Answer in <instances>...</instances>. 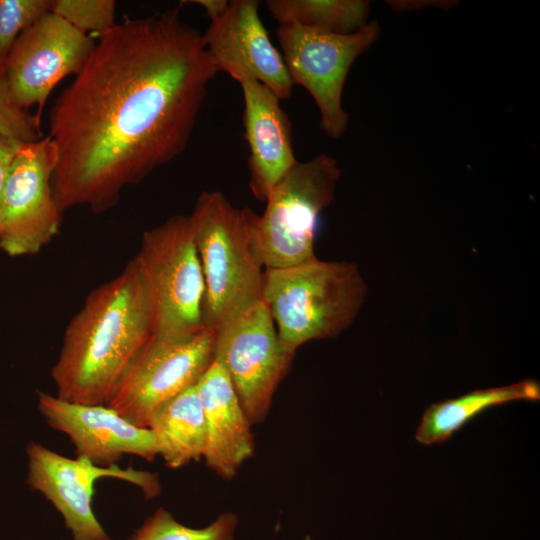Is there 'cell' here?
<instances>
[{"mask_svg": "<svg viewBox=\"0 0 540 540\" xmlns=\"http://www.w3.org/2000/svg\"><path fill=\"white\" fill-rule=\"evenodd\" d=\"M218 73L203 34L178 8L101 35L49 115L60 212L108 211L125 187L182 154Z\"/></svg>", "mask_w": 540, "mask_h": 540, "instance_id": "obj_1", "label": "cell"}, {"mask_svg": "<svg viewBox=\"0 0 540 540\" xmlns=\"http://www.w3.org/2000/svg\"><path fill=\"white\" fill-rule=\"evenodd\" d=\"M196 390L204 417L202 457L214 473L231 479L253 454L252 425L218 361H212L196 383Z\"/></svg>", "mask_w": 540, "mask_h": 540, "instance_id": "obj_16", "label": "cell"}, {"mask_svg": "<svg viewBox=\"0 0 540 540\" xmlns=\"http://www.w3.org/2000/svg\"><path fill=\"white\" fill-rule=\"evenodd\" d=\"M38 410L50 427L69 437L77 457L98 466L116 465L127 454L148 461L158 456L152 432L107 405L78 404L38 392Z\"/></svg>", "mask_w": 540, "mask_h": 540, "instance_id": "obj_14", "label": "cell"}, {"mask_svg": "<svg viewBox=\"0 0 540 540\" xmlns=\"http://www.w3.org/2000/svg\"><path fill=\"white\" fill-rule=\"evenodd\" d=\"M51 8V0H0V60H5L19 35Z\"/></svg>", "mask_w": 540, "mask_h": 540, "instance_id": "obj_23", "label": "cell"}, {"mask_svg": "<svg viewBox=\"0 0 540 540\" xmlns=\"http://www.w3.org/2000/svg\"><path fill=\"white\" fill-rule=\"evenodd\" d=\"M148 429L158 456L170 468H180L203 456L204 417L196 385L162 406L151 418Z\"/></svg>", "mask_w": 540, "mask_h": 540, "instance_id": "obj_18", "label": "cell"}, {"mask_svg": "<svg viewBox=\"0 0 540 540\" xmlns=\"http://www.w3.org/2000/svg\"><path fill=\"white\" fill-rule=\"evenodd\" d=\"M203 279V325L216 332L261 299L265 266L257 239L258 215L236 208L220 191H203L189 215Z\"/></svg>", "mask_w": 540, "mask_h": 540, "instance_id": "obj_3", "label": "cell"}, {"mask_svg": "<svg viewBox=\"0 0 540 540\" xmlns=\"http://www.w3.org/2000/svg\"><path fill=\"white\" fill-rule=\"evenodd\" d=\"M56 163V146L48 135L18 145L0 199V248L7 255L38 254L58 235L62 213L51 188Z\"/></svg>", "mask_w": 540, "mask_h": 540, "instance_id": "obj_9", "label": "cell"}, {"mask_svg": "<svg viewBox=\"0 0 540 540\" xmlns=\"http://www.w3.org/2000/svg\"><path fill=\"white\" fill-rule=\"evenodd\" d=\"M133 261L150 299L153 338L183 340L206 329L204 279L189 215L146 230Z\"/></svg>", "mask_w": 540, "mask_h": 540, "instance_id": "obj_5", "label": "cell"}, {"mask_svg": "<svg viewBox=\"0 0 540 540\" xmlns=\"http://www.w3.org/2000/svg\"><path fill=\"white\" fill-rule=\"evenodd\" d=\"M19 144L0 135V199L8 167Z\"/></svg>", "mask_w": 540, "mask_h": 540, "instance_id": "obj_24", "label": "cell"}, {"mask_svg": "<svg viewBox=\"0 0 540 540\" xmlns=\"http://www.w3.org/2000/svg\"><path fill=\"white\" fill-rule=\"evenodd\" d=\"M215 332L205 329L183 340L151 338L107 406L130 423L148 428L153 415L196 385L214 360Z\"/></svg>", "mask_w": 540, "mask_h": 540, "instance_id": "obj_11", "label": "cell"}, {"mask_svg": "<svg viewBox=\"0 0 540 540\" xmlns=\"http://www.w3.org/2000/svg\"><path fill=\"white\" fill-rule=\"evenodd\" d=\"M244 98L245 139L249 148V187L266 201L277 183L298 162L292 144L291 122L280 99L254 79L238 81Z\"/></svg>", "mask_w": 540, "mask_h": 540, "instance_id": "obj_15", "label": "cell"}, {"mask_svg": "<svg viewBox=\"0 0 540 540\" xmlns=\"http://www.w3.org/2000/svg\"><path fill=\"white\" fill-rule=\"evenodd\" d=\"M115 9L113 0H52L51 12L78 30L100 37L116 25Z\"/></svg>", "mask_w": 540, "mask_h": 540, "instance_id": "obj_21", "label": "cell"}, {"mask_svg": "<svg viewBox=\"0 0 540 540\" xmlns=\"http://www.w3.org/2000/svg\"><path fill=\"white\" fill-rule=\"evenodd\" d=\"M189 2L202 7L210 22L219 18L229 5L228 0H193Z\"/></svg>", "mask_w": 540, "mask_h": 540, "instance_id": "obj_25", "label": "cell"}, {"mask_svg": "<svg viewBox=\"0 0 540 540\" xmlns=\"http://www.w3.org/2000/svg\"><path fill=\"white\" fill-rule=\"evenodd\" d=\"M27 485L41 493L62 515L73 540H110L93 510L95 483L116 478L139 487L146 498L160 494L154 473L118 465L98 466L81 457H65L38 442L26 447Z\"/></svg>", "mask_w": 540, "mask_h": 540, "instance_id": "obj_10", "label": "cell"}, {"mask_svg": "<svg viewBox=\"0 0 540 540\" xmlns=\"http://www.w3.org/2000/svg\"><path fill=\"white\" fill-rule=\"evenodd\" d=\"M153 330L150 299L132 259L94 288L67 324L51 370L56 397L107 405Z\"/></svg>", "mask_w": 540, "mask_h": 540, "instance_id": "obj_2", "label": "cell"}, {"mask_svg": "<svg viewBox=\"0 0 540 540\" xmlns=\"http://www.w3.org/2000/svg\"><path fill=\"white\" fill-rule=\"evenodd\" d=\"M377 21L351 34H334L299 25H279L276 31L293 85L304 87L320 113V126L332 139L346 131L349 116L342 106L343 87L355 60L378 39Z\"/></svg>", "mask_w": 540, "mask_h": 540, "instance_id": "obj_7", "label": "cell"}, {"mask_svg": "<svg viewBox=\"0 0 540 540\" xmlns=\"http://www.w3.org/2000/svg\"><path fill=\"white\" fill-rule=\"evenodd\" d=\"M540 384L533 379L504 386L476 389L457 398L431 404L415 433L423 445L441 444L487 409L514 401H538Z\"/></svg>", "mask_w": 540, "mask_h": 540, "instance_id": "obj_17", "label": "cell"}, {"mask_svg": "<svg viewBox=\"0 0 540 540\" xmlns=\"http://www.w3.org/2000/svg\"><path fill=\"white\" fill-rule=\"evenodd\" d=\"M341 170L331 155L297 162L269 194L256 239L265 268L292 266L315 256L320 213L334 200Z\"/></svg>", "mask_w": 540, "mask_h": 540, "instance_id": "obj_6", "label": "cell"}, {"mask_svg": "<svg viewBox=\"0 0 540 540\" xmlns=\"http://www.w3.org/2000/svg\"><path fill=\"white\" fill-rule=\"evenodd\" d=\"M266 8L279 25L351 34L369 22L370 4L364 0H268Z\"/></svg>", "mask_w": 540, "mask_h": 540, "instance_id": "obj_19", "label": "cell"}, {"mask_svg": "<svg viewBox=\"0 0 540 540\" xmlns=\"http://www.w3.org/2000/svg\"><path fill=\"white\" fill-rule=\"evenodd\" d=\"M0 135L17 143H27L44 137L40 117L22 109L14 101L0 60Z\"/></svg>", "mask_w": 540, "mask_h": 540, "instance_id": "obj_22", "label": "cell"}, {"mask_svg": "<svg viewBox=\"0 0 540 540\" xmlns=\"http://www.w3.org/2000/svg\"><path fill=\"white\" fill-rule=\"evenodd\" d=\"M96 41L58 15L49 12L23 31L4 60L14 101L29 111L43 106L55 86L77 75Z\"/></svg>", "mask_w": 540, "mask_h": 540, "instance_id": "obj_12", "label": "cell"}, {"mask_svg": "<svg viewBox=\"0 0 540 540\" xmlns=\"http://www.w3.org/2000/svg\"><path fill=\"white\" fill-rule=\"evenodd\" d=\"M237 522L234 513H224L209 526L194 529L180 524L167 510L159 508L130 540H233Z\"/></svg>", "mask_w": 540, "mask_h": 540, "instance_id": "obj_20", "label": "cell"}, {"mask_svg": "<svg viewBox=\"0 0 540 540\" xmlns=\"http://www.w3.org/2000/svg\"><path fill=\"white\" fill-rule=\"evenodd\" d=\"M295 352L280 340L262 298L215 332L214 360L226 371L251 425L268 415Z\"/></svg>", "mask_w": 540, "mask_h": 540, "instance_id": "obj_8", "label": "cell"}, {"mask_svg": "<svg viewBox=\"0 0 540 540\" xmlns=\"http://www.w3.org/2000/svg\"><path fill=\"white\" fill-rule=\"evenodd\" d=\"M367 285L356 264L317 257L282 268H265L261 298L280 340L302 344L338 336L357 318Z\"/></svg>", "mask_w": 540, "mask_h": 540, "instance_id": "obj_4", "label": "cell"}, {"mask_svg": "<svg viewBox=\"0 0 540 540\" xmlns=\"http://www.w3.org/2000/svg\"><path fill=\"white\" fill-rule=\"evenodd\" d=\"M259 5L258 0L229 1L226 11L210 22L203 40L219 72L237 82L254 79L280 100H287L293 84L260 19Z\"/></svg>", "mask_w": 540, "mask_h": 540, "instance_id": "obj_13", "label": "cell"}]
</instances>
